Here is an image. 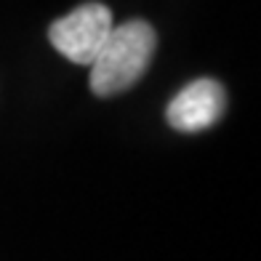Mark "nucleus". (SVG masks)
I'll return each mask as SVG.
<instances>
[{
    "label": "nucleus",
    "instance_id": "nucleus-1",
    "mask_svg": "<svg viewBox=\"0 0 261 261\" xmlns=\"http://www.w3.org/2000/svg\"><path fill=\"white\" fill-rule=\"evenodd\" d=\"M158 48V35L149 21L130 19L115 24L107 35L91 67V91L96 96L123 93L147 72L152 54Z\"/></svg>",
    "mask_w": 261,
    "mask_h": 261
},
{
    "label": "nucleus",
    "instance_id": "nucleus-2",
    "mask_svg": "<svg viewBox=\"0 0 261 261\" xmlns=\"http://www.w3.org/2000/svg\"><path fill=\"white\" fill-rule=\"evenodd\" d=\"M115 27L112 11L101 3H83L67 16L56 19L48 30L51 45L72 64L88 67Z\"/></svg>",
    "mask_w": 261,
    "mask_h": 261
},
{
    "label": "nucleus",
    "instance_id": "nucleus-3",
    "mask_svg": "<svg viewBox=\"0 0 261 261\" xmlns=\"http://www.w3.org/2000/svg\"><path fill=\"white\" fill-rule=\"evenodd\" d=\"M224 110H227V93H224L221 83L203 77L192 80L176 93L165 110V117H168L171 128L181 130V134H197V130L211 128L224 115Z\"/></svg>",
    "mask_w": 261,
    "mask_h": 261
}]
</instances>
